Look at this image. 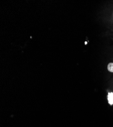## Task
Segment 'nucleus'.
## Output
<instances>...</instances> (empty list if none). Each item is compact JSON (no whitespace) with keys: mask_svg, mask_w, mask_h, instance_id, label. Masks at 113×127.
I'll return each instance as SVG.
<instances>
[{"mask_svg":"<svg viewBox=\"0 0 113 127\" xmlns=\"http://www.w3.org/2000/svg\"><path fill=\"white\" fill-rule=\"evenodd\" d=\"M108 97L109 103L111 105H113V93H109Z\"/></svg>","mask_w":113,"mask_h":127,"instance_id":"nucleus-1","label":"nucleus"},{"mask_svg":"<svg viewBox=\"0 0 113 127\" xmlns=\"http://www.w3.org/2000/svg\"><path fill=\"white\" fill-rule=\"evenodd\" d=\"M108 70L112 73H113V63H110L108 65Z\"/></svg>","mask_w":113,"mask_h":127,"instance_id":"nucleus-2","label":"nucleus"}]
</instances>
